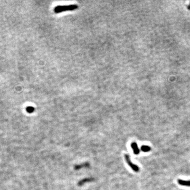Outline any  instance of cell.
Listing matches in <instances>:
<instances>
[{"instance_id": "6da1fadb", "label": "cell", "mask_w": 190, "mask_h": 190, "mask_svg": "<svg viewBox=\"0 0 190 190\" xmlns=\"http://www.w3.org/2000/svg\"><path fill=\"white\" fill-rule=\"evenodd\" d=\"M78 6L77 4H71L69 5H63V6H58L55 7L54 11L56 13H61L67 11H73L77 9Z\"/></svg>"}, {"instance_id": "7a4b0ae2", "label": "cell", "mask_w": 190, "mask_h": 190, "mask_svg": "<svg viewBox=\"0 0 190 190\" xmlns=\"http://www.w3.org/2000/svg\"><path fill=\"white\" fill-rule=\"evenodd\" d=\"M125 157L126 160V162L127 163V164L131 168H132V170L136 172H139V171H140L139 167H138V166H137L134 164H133V163L132 162V161H131V160H130V159L129 155L128 154H126L125 155Z\"/></svg>"}, {"instance_id": "3957f363", "label": "cell", "mask_w": 190, "mask_h": 190, "mask_svg": "<svg viewBox=\"0 0 190 190\" xmlns=\"http://www.w3.org/2000/svg\"><path fill=\"white\" fill-rule=\"evenodd\" d=\"M131 147H132V148L133 149L134 153L136 155H138V154H140V149L138 148L137 143L135 142H133L132 144H131Z\"/></svg>"}, {"instance_id": "277c9868", "label": "cell", "mask_w": 190, "mask_h": 190, "mask_svg": "<svg viewBox=\"0 0 190 190\" xmlns=\"http://www.w3.org/2000/svg\"><path fill=\"white\" fill-rule=\"evenodd\" d=\"M93 181H94V178H86L79 182L78 185L82 186L85 183H86L87 182H92Z\"/></svg>"}, {"instance_id": "5b68a950", "label": "cell", "mask_w": 190, "mask_h": 190, "mask_svg": "<svg viewBox=\"0 0 190 190\" xmlns=\"http://www.w3.org/2000/svg\"><path fill=\"white\" fill-rule=\"evenodd\" d=\"M89 167V163H83V164H80V165H76L75 166H74V170H78L82 167Z\"/></svg>"}, {"instance_id": "8992f818", "label": "cell", "mask_w": 190, "mask_h": 190, "mask_svg": "<svg viewBox=\"0 0 190 190\" xmlns=\"http://www.w3.org/2000/svg\"><path fill=\"white\" fill-rule=\"evenodd\" d=\"M178 183L179 184H180V185L190 187V181H185V180H178Z\"/></svg>"}, {"instance_id": "52a82bcc", "label": "cell", "mask_w": 190, "mask_h": 190, "mask_svg": "<svg viewBox=\"0 0 190 190\" xmlns=\"http://www.w3.org/2000/svg\"><path fill=\"white\" fill-rule=\"evenodd\" d=\"M141 150L143 152H148L151 151V147L148 146L146 145H143L141 147Z\"/></svg>"}, {"instance_id": "ba28073f", "label": "cell", "mask_w": 190, "mask_h": 190, "mask_svg": "<svg viewBox=\"0 0 190 190\" xmlns=\"http://www.w3.org/2000/svg\"><path fill=\"white\" fill-rule=\"evenodd\" d=\"M26 110L29 113H32L34 111V108L32 107H28L26 109Z\"/></svg>"}]
</instances>
